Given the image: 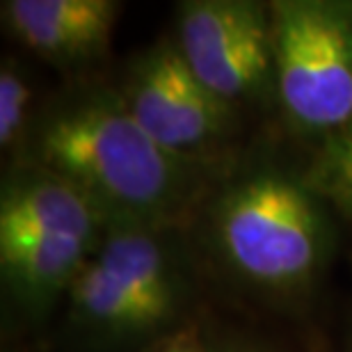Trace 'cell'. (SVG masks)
Segmentation results:
<instances>
[{
  "label": "cell",
  "instance_id": "cell-13",
  "mask_svg": "<svg viewBox=\"0 0 352 352\" xmlns=\"http://www.w3.org/2000/svg\"><path fill=\"white\" fill-rule=\"evenodd\" d=\"M156 352H204L192 339H174L170 343H165L163 348H158Z\"/></svg>",
  "mask_w": 352,
  "mask_h": 352
},
{
  "label": "cell",
  "instance_id": "cell-8",
  "mask_svg": "<svg viewBox=\"0 0 352 352\" xmlns=\"http://www.w3.org/2000/svg\"><path fill=\"white\" fill-rule=\"evenodd\" d=\"M108 222L78 188L39 165L7 172L0 190V238L72 236L101 245Z\"/></svg>",
  "mask_w": 352,
  "mask_h": 352
},
{
  "label": "cell",
  "instance_id": "cell-4",
  "mask_svg": "<svg viewBox=\"0 0 352 352\" xmlns=\"http://www.w3.org/2000/svg\"><path fill=\"white\" fill-rule=\"evenodd\" d=\"M274 94L300 131L352 126V0H272Z\"/></svg>",
  "mask_w": 352,
  "mask_h": 352
},
{
  "label": "cell",
  "instance_id": "cell-1",
  "mask_svg": "<svg viewBox=\"0 0 352 352\" xmlns=\"http://www.w3.org/2000/svg\"><path fill=\"white\" fill-rule=\"evenodd\" d=\"M23 146V163L78 188L108 227L174 229L204 188V165L160 146L117 89H85L48 105Z\"/></svg>",
  "mask_w": 352,
  "mask_h": 352
},
{
  "label": "cell",
  "instance_id": "cell-14",
  "mask_svg": "<svg viewBox=\"0 0 352 352\" xmlns=\"http://www.w3.org/2000/svg\"><path fill=\"white\" fill-rule=\"evenodd\" d=\"M348 352H352V348H350V350H348Z\"/></svg>",
  "mask_w": 352,
  "mask_h": 352
},
{
  "label": "cell",
  "instance_id": "cell-9",
  "mask_svg": "<svg viewBox=\"0 0 352 352\" xmlns=\"http://www.w3.org/2000/svg\"><path fill=\"white\" fill-rule=\"evenodd\" d=\"M98 245L72 236L0 238V272L14 302L41 316L72 291Z\"/></svg>",
  "mask_w": 352,
  "mask_h": 352
},
{
  "label": "cell",
  "instance_id": "cell-11",
  "mask_svg": "<svg viewBox=\"0 0 352 352\" xmlns=\"http://www.w3.org/2000/svg\"><path fill=\"white\" fill-rule=\"evenodd\" d=\"M318 174V192L334 199L336 206L352 220V126L325 142Z\"/></svg>",
  "mask_w": 352,
  "mask_h": 352
},
{
  "label": "cell",
  "instance_id": "cell-12",
  "mask_svg": "<svg viewBox=\"0 0 352 352\" xmlns=\"http://www.w3.org/2000/svg\"><path fill=\"white\" fill-rule=\"evenodd\" d=\"M204 352H263L254 346H248V343H238V341H222L215 343V346L204 348Z\"/></svg>",
  "mask_w": 352,
  "mask_h": 352
},
{
  "label": "cell",
  "instance_id": "cell-2",
  "mask_svg": "<svg viewBox=\"0 0 352 352\" xmlns=\"http://www.w3.org/2000/svg\"><path fill=\"white\" fill-rule=\"evenodd\" d=\"M215 254L243 284L267 295L309 291L334 252V222L311 183L281 170L227 183L208 213Z\"/></svg>",
  "mask_w": 352,
  "mask_h": 352
},
{
  "label": "cell",
  "instance_id": "cell-6",
  "mask_svg": "<svg viewBox=\"0 0 352 352\" xmlns=\"http://www.w3.org/2000/svg\"><path fill=\"white\" fill-rule=\"evenodd\" d=\"M119 96L160 146L206 165L236 124V108L217 98L186 65L174 39H160L126 69Z\"/></svg>",
  "mask_w": 352,
  "mask_h": 352
},
{
  "label": "cell",
  "instance_id": "cell-3",
  "mask_svg": "<svg viewBox=\"0 0 352 352\" xmlns=\"http://www.w3.org/2000/svg\"><path fill=\"white\" fill-rule=\"evenodd\" d=\"M170 229L110 224L69 291V320L94 348L122 350L172 329L188 279Z\"/></svg>",
  "mask_w": 352,
  "mask_h": 352
},
{
  "label": "cell",
  "instance_id": "cell-5",
  "mask_svg": "<svg viewBox=\"0 0 352 352\" xmlns=\"http://www.w3.org/2000/svg\"><path fill=\"white\" fill-rule=\"evenodd\" d=\"M174 44L197 78L231 108L277 98L270 3L186 0Z\"/></svg>",
  "mask_w": 352,
  "mask_h": 352
},
{
  "label": "cell",
  "instance_id": "cell-7",
  "mask_svg": "<svg viewBox=\"0 0 352 352\" xmlns=\"http://www.w3.org/2000/svg\"><path fill=\"white\" fill-rule=\"evenodd\" d=\"M115 0H5L3 23L28 51L58 67H85L110 51Z\"/></svg>",
  "mask_w": 352,
  "mask_h": 352
},
{
  "label": "cell",
  "instance_id": "cell-10",
  "mask_svg": "<svg viewBox=\"0 0 352 352\" xmlns=\"http://www.w3.org/2000/svg\"><path fill=\"white\" fill-rule=\"evenodd\" d=\"M32 101L30 82L19 72L14 62H3L0 67V146L14 149L23 144L25 133L30 129L28 108Z\"/></svg>",
  "mask_w": 352,
  "mask_h": 352
}]
</instances>
